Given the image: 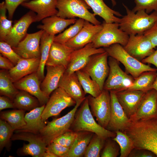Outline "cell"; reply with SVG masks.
I'll return each mask as SVG.
<instances>
[{
  "label": "cell",
  "instance_id": "6da1fadb",
  "mask_svg": "<svg viewBox=\"0 0 157 157\" xmlns=\"http://www.w3.org/2000/svg\"><path fill=\"white\" fill-rule=\"evenodd\" d=\"M124 132L133 141L134 148L149 150L157 156V118L130 121Z\"/></svg>",
  "mask_w": 157,
  "mask_h": 157
},
{
  "label": "cell",
  "instance_id": "7a4b0ae2",
  "mask_svg": "<svg viewBox=\"0 0 157 157\" xmlns=\"http://www.w3.org/2000/svg\"><path fill=\"white\" fill-rule=\"evenodd\" d=\"M70 129L76 132H91L105 140L113 138L116 135L115 132L104 128L96 122L91 112L87 97L77 110Z\"/></svg>",
  "mask_w": 157,
  "mask_h": 157
},
{
  "label": "cell",
  "instance_id": "3957f363",
  "mask_svg": "<svg viewBox=\"0 0 157 157\" xmlns=\"http://www.w3.org/2000/svg\"><path fill=\"white\" fill-rule=\"evenodd\" d=\"M126 14L121 18L119 28L129 35L144 34L157 21V11L149 15L145 10L134 12L123 3Z\"/></svg>",
  "mask_w": 157,
  "mask_h": 157
},
{
  "label": "cell",
  "instance_id": "277c9868",
  "mask_svg": "<svg viewBox=\"0 0 157 157\" xmlns=\"http://www.w3.org/2000/svg\"><path fill=\"white\" fill-rule=\"evenodd\" d=\"M104 48L108 56L121 63L126 71L134 78L145 72L157 71V69L146 65L132 56L119 44H114Z\"/></svg>",
  "mask_w": 157,
  "mask_h": 157
},
{
  "label": "cell",
  "instance_id": "5b68a950",
  "mask_svg": "<svg viewBox=\"0 0 157 157\" xmlns=\"http://www.w3.org/2000/svg\"><path fill=\"white\" fill-rule=\"evenodd\" d=\"M57 15L64 19L81 18L98 25L101 22L93 13L88 10L90 8L84 0H57Z\"/></svg>",
  "mask_w": 157,
  "mask_h": 157
},
{
  "label": "cell",
  "instance_id": "8992f818",
  "mask_svg": "<svg viewBox=\"0 0 157 157\" xmlns=\"http://www.w3.org/2000/svg\"><path fill=\"white\" fill-rule=\"evenodd\" d=\"M102 29L92 39V42L96 48L108 47L115 44L124 46L129 35L121 29L116 23H107L103 21Z\"/></svg>",
  "mask_w": 157,
  "mask_h": 157
},
{
  "label": "cell",
  "instance_id": "52a82bcc",
  "mask_svg": "<svg viewBox=\"0 0 157 157\" xmlns=\"http://www.w3.org/2000/svg\"><path fill=\"white\" fill-rule=\"evenodd\" d=\"M84 100L77 102L74 108L65 115L47 122L39 134L47 145L56 137L70 129L78 108Z\"/></svg>",
  "mask_w": 157,
  "mask_h": 157
},
{
  "label": "cell",
  "instance_id": "ba28073f",
  "mask_svg": "<svg viewBox=\"0 0 157 157\" xmlns=\"http://www.w3.org/2000/svg\"><path fill=\"white\" fill-rule=\"evenodd\" d=\"M91 112L98 123L106 129L110 115V96L109 91L103 89L101 94L94 97L90 95L87 97Z\"/></svg>",
  "mask_w": 157,
  "mask_h": 157
},
{
  "label": "cell",
  "instance_id": "9c48e42d",
  "mask_svg": "<svg viewBox=\"0 0 157 157\" xmlns=\"http://www.w3.org/2000/svg\"><path fill=\"white\" fill-rule=\"evenodd\" d=\"M106 51L92 55L85 66L81 70L88 74L99 84L102 91L109 72Z\"/></svg>",
  "mask_w": 157,
  "mask_h": 157
},
{
  "label": "cell",
  "instance_id": "30bf717a",
  "mask_svg": "<svg viewBox=\"0 0 157 157\" xmlns=\"http://www.w3.org/2000/svg\"><path fill=\"white\" fill-rule=\"evenodd\" d=\"M11 139L28 142L27 144H24L18 151V154L20 155H29L33 157H43L46 151L47 144L39 134L26 132H17L13 135Z\"/></svg>",
  "mask_w": 157,
  "mask_h": 157
},
{
  "label": "cell",
  "instance_id": "8fae6325",
  "mask_svg": "<svg viewBox=\"0 0 157 157\" xmlns=\"http://www.w3.org/2000/svg\"><path fill=\"white\" fill-rule=\"evenodd\" d=\"M76 102L62 88L58 87L52 93L42 115L45 122L49 117L58 115L64 109L74 106Z\"/></svg>",
  "mask_w": 157,
  "mask_h": 157
},
{
  "label": "cell",
  "instance_id": "7c38bea8",
  "mask_svg": "<svg viewBox=\"0 0 157 157\" xmlns=\"http://www.w3.org/2000/svg\"><path fill=\"white\" fill-rule=\"evenodd\" d=\"M44 31L42 30L31 33H27L24 38L14 47L15 52L21 58H40V39Z\"/></svg>",
  "mask_w": 157,
  "mask_h": 157
},
{
  "label": "cell",
  "instance_id": "4fadbf2b",
  "mask_svg": "<svg viewBox=\"0 0 157 157\" xmlns=\"http://www.w3.org/2000/svg\"><path fill=\"white\" fill-rule=\"evenodd\" d=\"M123 47L128 53L140 61L155 51L150 40L144 34L129 35L127 44Z\"/></svg>",
  "mask_w": 157,
  "mask_h": 157
},
{
  "label": "cell",
  "instance_id": "5bb4252c",
  "mask_svg": "<svg viewBox=\"0 0 157 157\" xmlns=\"http://www.w3.org/2000/svg\"><path fill=\"white\" fill-rule=\"evenodd\" d=\"M105 51L104 48H96L92 42L81 48L74 50L65 72L70 74L81 69L86 65L92 55Z\"/></svg>",
  "mask_w": 157,
  "mask_h": 157
},
{
  "label": "cell",
  "instance_id": "9a60e30c",
  "mask_svg": "<svg viewBox=\"0 0 157 157\" xmlns=\"http://www.w3.org/2000/svg\"><path fill=\"white\" fill-rule=\"evenodd\" d=\"M110 96L111 111L110 119L106 129L115 132H124L130 121L119 102L115 92L109 91Z\"/></svg>",
  "mask_w": 157,
  "mask_h": 157
},
{
  "label": "cell",
  "instance_id": "2e32d148",
  "mask_svg": "<svg viewBox=\"0 0 157 157\" xmlns=\"http://www.w3.org/2000/svg\"><path fill=\"white\" fill-rule=\"evenodd\" d=\"M157 118V92L152 89L147 92L135 113L129 118L130 121Z\"/></svg>",
  "mask_w": 157,
  "mask_h": 157
},
{
  "label": "cell",
  "instance_id": "e0dca14e",
  "mask_svg": "<svg viewBox=\"0 0 157 157\" xmlns=\"http://www.w3.org/2000/svg\"><path fill=\"white\" fill-rule=\"evenodd\" d=\"M36 14L30 10L15 22L9 34L4 41L12 47H16L27 34V31L33 23L36 22Z\"/></svg>",
  "mask_w": 157,
  "mask_h": 157
},
{
  "label": "cell",
  "instance_id": "ac0fdd59",
  "mask_svg": "<svg viewBox=\"0 0 157 157\" xmlns=\"http://www.w3.org/2000/svg\"><path fill=\"white\" fill-rule=\"evenodd\" d=\"M40 83V81L35 72L14 83V84L18 90L26 91L35 97L41 106L46 104L49 98L41 90Z\"/></svg>",
  "mask_w": 157,
  "mask_h": 157
},
{
  "label": "cell",
  "instance_id": "d6986e66",
  "mask_svg": "<svg viewBox=\"0 0 157 157\" xmlns=\"http://www.w3.org/2000/svg\"><path fill=\"white\" fill-rule=\"evenodd\" d=\"M108 62L109 72L103 89L114 91L123 90L124 82L129 75L121 69L118 62L114 58L109 56Z\"/></svg>",
  "mask_w": 157,
  "mask_h": 157
},
{
  "label": "cell",
  "instance_id": "ffe728a7",
  "mask_svg": "<svg viewBox=\"0 0 157 157\" xmlns=\"http://www.w3.org/2000/svg\"><path fill=\"white\" fill-rule=\"evenodd\" d=\"M114 92L129 118L137 110L146 92L140 90H126Z\"/></svg>",
  "mask_w": 157,
  "mask_h": 157
},
{
  "label": "cell",
  "instance_id": "44dd1931",
  "mask_svg": "<svg viewBox=\"0 0 157 157\" xmlns=\"http://www.w3.org/2000/svg\"><path fill=\"white\" fill-rule=\"evenodd\" d=\"M57 0H32L22 3L21 5L36 13V22L47 17L56 15Z\"/></svg>",
  "mask_w": 157,
  "mask_h": 157
},
{
  "label": "cell",
  "instance_id": "7402d4cb",
  "mask_svg": "<svg viewBox=\"0 0 157 157\" xmlns=\"http://www.w3.org/2000/svg\"><path fill=\"white\" fill-rule=\"evenodd\" d=\"M103 27V25H94L85 20L83 27L78 33L65 44L75 50L81 48L92 42L94 36Z\"/></svg>",
  "mask_w": 157,
  "mask_h": 157
},
{
  "label": "cell",
  "instance_id": "603a6c76",
  "mask_svg": "<svg viewBox=\"0 0 157 157\" xmlns=\"http://www.w3.org/2000/svg\"><path fill=\"white\" fill-rule=\"evenodd\" d=\"M74 50L65 44L53 42L51 46L45 65L63 66L66 69Z\"/></svg>",
  "mask_w": 157,
  "mask_h": 157
},
{
  "label": "cell",
  "instance_id": "cb8c5ba5",
  "mask_svg": "<svg viewBox=\"0 0 157 157\" xmlns=\"http://www.w3.org/2000/svg\"><path fill=\"white\" fill-rule=\"evenodd\" d=\"M58 87L63 89L76 103L86 98V94L75 72L70 74L64 72L60 80Z\"/></svg>",
  "mask_w": 157,
  "mask_h": 157
},
{
  "label": "cell",
  "instance_id": "d4e9b609",
  "mask_svg": "<svg viewBox=\"0 0 157 157\" xmlns=\"http://www.w3.org/2000/svg\"><path fill=\"white\" fill-rule=\"evenodd\" d=\"M45 105L37 107L25 114L24 120L26 124L15 131V133L26 132L39 134L46 125L42 117Z\"/></svg>",
  "mask_w": 157,
  "mask_h": 157
},
{
  "label": "cell",
  "instance_id": "484cf974",
  "mask_svg": "<svg viewBox=\"0 0 157 157\" xmlns=\"http://www.w3.org/2000/svg\"><path fill=\"white\" fill-rule=\"evenodd\" d=\"M40 58L25 59L21 58L17 63L8 71L13 83L24 77L37 72L40 65Z\"/></svg>",
  "mask_w": 157,
  "mask_h": 157
},
{
  "label": "cell",
  "instance_id": "4316f807",
  "mask_svg": "<svg viewBox=\"0 0 157 157\" xmlns=\"http://www.w3.org/2000/svg\"><path fill=\"white\" fill-rule=\"evenodd\" d=\"M47 74L40 86L41 90L48 97L58 87L60 80L66 68L63 66H46Z\"/></svg>",
  "mask_w": 157,
  "mask_h": 157
},
{
  "label": "cell",
  "instance_id": "83f0119b",
  "mask_svg": "<svg viewBox=\"0 0 157 157\" xmlns=\"http://www.w3.org/2000/svg\"><path fill=\"white\" fill-rule=\"evenodd\" d=\"M76 20V18L64 19L55 15L43 19L42 24L38 25L37 28L55 36L62 32L69 26L74 24Z\"/></svg>",
  "mask_w": 157,
  "mask_h": 157
},
{
  "label": "cell",
  "instance_id": "f1b7e54d",
  "mask_svg": "<svg viewBox=\"0 0 157 157\" xmlns=\"http://www.w3.org/2000/svg\"><path fill=\"white\" fill-rule=\"evenodd\" d=\"M91 8L93 14L102 18L106 22L119 23L121 18L118 17H122L119 12L115 11L108 6L104 0H84Z\"/></svg>",
  "mask_w": 157,
  "mask_h": 157
},
{
  "label": "cell",
  "instance_id": "f546056e",
  "mask_svg": "<svg viewBox=\"0 0 157 157\" xmlns=\"http://www.w3.org/2000/svg\"><path fill=\"white\" fill-rule=\"evenodd\" d=\"M55 36L44 31L41 38L40 44V59L39 68L36 72L40 81H42L45 77L44 67Z\"/></svg>",
  "mask_w": 157,
  "mask_h": 157
},
{
  "label": "cell",
  "instance_id": "4dcf8cb0",
  "mask_svg": "<svg viewBox=\"0 0 157 157\" xmlns=\"http://www.w3.org/2000/svg\"><path fill=\"white\" fill-rule=\"evenodd\" d=\"M94 134L86 131L78 132L77 137L70 148L67 157L83 156L87 147Z\"/></svg>",
  "mask_w": 157,
  "mask_h": 157
},
{
  "label": "cell",
  "instance_id": "1f68e13d",
  "mask_svg": "<svg viewBox=\"0 0 157 157\" xmlns=\"http://www.w3.org/2000/svg\"><path fill=\"white\" fill-rule=\"evenodd\" d=\"M15 108L30 111L40 106L38 99L35 97L24 90L19 91L13 101Z\"/></svg>",
  "mask_w": 157,
  "mask_h": 157
},
{
  "label": "cell",
  "instance_id": "d6a6232c",
  "mask_svg": "<svg viewBox=\"0 0 157 157\" xmlns=\"http://www.w3.org/2000/svg\"><path fill=\"white\" fill-rule=\"evenodd\" d=\"M157 77L156 72H144L134 78L132 85L126 90H140L146 92L152 89V85Z\"/></svg>",
  "mask_w": 157,
  "mask_h": 157
},
{
  "label": "cell",
  "instance_id": "836d02e7",
  "mask_svg": "<svg viewBox=\"0 0 157 157\" xmlns=\"http://www.w3.org/2000/svg\"><path fill=\"white\" fill-rule=\"evenodd\" d=\"M25 111L18 109L1 112L0 113L1 119L7 122L15 131L26 124L24 120Z\"/></svg>",
  "mask_w": 157,
  "mask_h": 157
},
{
  "label": "cell",
  "instance_id": "e575fe53",
  "mask_svg": "<svg viewBox=\"0 0 157 157\" xmlns=\"http://www.w3.org/2000/svg\"><path fill=\"white\" fill-rule=\"evenodd\" d=\"M75 72L86 94H89L94 97L101 94L102 91L99 85L88 74L81 70L77 71Z\"/></svg>",
  "mask_w": 157,
  "mask_h": 157
},
{
  "label": "cell",
  "instance_id": "d590c367",
  "mask_svg": "<svg viewBox=\"0 0 157 157\" xmlns=\"http://www.w3.org/2000/svg\"><path fill=\"white\" fill-rule=\"evenodd\" d=\"M15 86L8 71L1 69L0 71V94L10 98L13 101L19 92Z\"/></svg>",
  "mask_w": 157,
  "mask_h": 157
},
{
  "label": "cell",
  "instance_id": "8d00e7d4",
  "mask_svg": "<svg viewBox=\"0 0 157 157\" xmlns=\"http://www.w3.org/2000/svg\"><path fill=\"white\" fill-rule=\"evenodd\" d=\"M85 21L81 18L77 19L73 25L62 33L55 36L53 42L65 44L78 33L83 27Z\"/></svg>",
  "mask_w": 157,
  "mask_h": 157
},
{
  "label": "cell",
  "instance_id": "74e56055",
  "mask_svg": "<svg viewBox=\"0 0 157 157\" xmlns=\"http://www.w3.org/2000/svg\"><path fill=\"white\" fill-rule=\"evenodd\" d=\"M116 135L113 139L119 144L120 149V157H127L134 148L133 142L131 138L124 132L118 131L115 132Z\"/></svg>",
  "mask_w": 157,
  "mask_h": 157
},
{
  "label": "cell",
  "instance_id": "f35d334b",
  "mask_svg": "<svg viewBox=\"0 0 157 157\" xmlns=\"http://www.w3.org/2000/svg\"><path fill=\"white\" fill-rule=\"evenodd\" d=\"M14 131L11 126L6 121L0 119V151L6 148L9 151L11 146V137Z\"/></svg>",
  "mask_w": 157,
  "mask_h": 157
},
{
  "label": "cell",
  "instance_id": "ab89813d",
  "mask_svg": "<svg viewBox=\"0 0 157 157\" xmlns=\"http://www.w3.org/2000/svg\"><path fill=\"white\" fill-rule=\"evenodd\" d=\"M105 139L94 134L85 152L83 157H99L103 149Z\"/></svg>",
  "mask_w": 157,
  "mask_h": 157
},
{
  "label": "cell",
  "instance_id": "60d3db41",
  "mask_svg": "<svg viewBox=\"0 0 157 157\" xmlns=\"http://www.w3.org/2000/svg\"><path fill=\"white\" fill-rule=\"evenodd\" d=\"M7 10L5 1L0 3V40L4 41L6 37L10 33L13 26V21L7 19L6 13Z\"/></svg>",
  "mask_w": 157,
  "mask_h": 157
},
{
  "label": "cell",
  "instance_id": "b9f144b4",
  "mask_svg": "<svg viewBox=\"0 0 157 157\" xmlns=\"http://www.w3.org/2000/svg\"><path fill=\"white\" fill-rule=\"evenodd\" d=\"M103 149L100 155L101 157H117L119 155L120 150L118 144L111 138L106 140Z\"/></svg>",
  "mask_w": 157,
  "mask_h": 157
},
{
  "label": "cell",
  "instance_id": "7bdbcfd3",
  "mask_svg": "<svg viewBox=\"0 0 157 157\" xmlns=\"http://www.w3.org/2000/svg\"><path fill=\"white\" fill-rule=\"evenodd\" d=\"M78 135V132H74L69 129L56 137L52 142L70 148L74 144Z\"/></svg>",
  "mask_w": 157,
  "mask_h": 157
},
{
  "label": "cell",
  "instance_id": "ee69618b",
  "mask_svg": "<svg viewBox=\"0 0 157 157\" xmlns=\"http://www.w3.org/2000/svg\"><path fill=\"white\" fill-rule=\"evenodd\" d=\"M135 6L132 10L134 12L144 10L149 14L157 11V0H134Z\"/></svg>",
  "mask_w": 157,
  "mask_h": 157
},
{
  "label": "cell",
  "instance_id": "f6af8a7d",
  "mask_svg": "<svg viewBox=\"0 0 157 157\" xmlns=\"http://www.w3.org/2000/svg\"><path fill=\"white\" fill-rule=\"evenodd\" d=\"M1 53L9 60L15 66L21 58L13 50L12 47L6 42H0Z\"/></svg>",
  "mask_w": 157,
  "mask_h": 157
},
{
  "label": "cell",
  "instance_id": "bcb514c9",
  "mask_svg": "<svg viewBox=\"0 0 157 157\" xmlns=\"http://www.w3.org/2000/svg\"><path fill=\"white\" fill-rule=\"evenodd\" d=\"M69 149L58 143L52 142L47 145L46 151L51 152L57 157H67Z\"/></svg>",
  "mask_w": 157,
  "mask_h": 157
},
{
  "label": "cell",
  "instance_id": "7dc6e473",
  "mask_svg": "<svg viewBox=\"0 0 157 157\" xmlns=\"http://www.w3.org/2000/svg\"><path fill=\"white\" fill-rule=\"evenodd\" d=\"M28 0H5L6 6L8 12V18L12 19L14 13L18 7Z\"/></svg>",
  "mask_w": 157,
  "mask_h": 157
},
{
  "label": "cell",
  "instance_id": "c3c4849f",
  "mask_svg": "<svg viewBox=\"0 0 157 157\" xmlns=\"http://www.w3.org/2000/svg\"><path fill=\"white\" fill-rule=\"evenodd\" d=\"M144 34L149 39L154 48L157 46V21Z\"/></svg>",
  "mask_w": 157,
  "mask_h": 157
},
{
  "label": "cell",
  "instance_id": "681fc988",
  "mask_svg": "<svg viewBox=\"0 0 157 157\" xmlns=\"http://www.w3.org/2000/svg\"><path fill=\"white\" fill-rule=\"evenodd\" d=\"M129 157H155V154L149 150L134 148L129 154Z\"/></svg>",
  "mask_w": 157,
  "mask_h": 157
},
{
  "label": "cell",
  "instance_id": "f907efd6",
  "mask_svg": "<svg viewBox=\"0 0 157 157\" xmlns=\"http://www.w3.org/2000/svg\"><path fill=\"white\" fill-rule=\"evenodd\" d=\"M8 108H15L13 101L8 97L4 96L0 97V110Z\"/></svg>",
  "mask_w": 157,
  "mask_h": 157
},
{
  "label": "cell",
  "instance_id": "816d5d0a",
  "mask_svg": "<svg viewBox=\"0 0 157 157\" xmlns=\"http://www.w3.org/2000/svg\"><path fill=\"white\" fill-rule=\"evenodd\" d=\"M15 66L8 59L0 55V68L3 69L10 70Z\"/></svg>",
  "mask_w": 157,
  "mask_h": 157
},
{
  "label": "cell",
  "instance_id": "f5cc1de1",
  "mask_svg": "<svg viewBox=\"0 0 157 157\" xmlns=\"http://www.w3.org/2000/svg\"><path fill=\"white\" fill-rule=\"evenodd\" d=\"M141 62L144 63L152 64L155 65L157 69V49L150 56L143 59Z\"/></svg>",
  "mask_w": 157,
  "mask_h": 157
},
{
  "label": "cell",
  "instance_id": "db71d44e",
  "mask_svg": "<svg viewBox=\"0 0 157 157\" xmlns=\"http://www.w3.org/2000/svg\"><path fill=\"white\" fill-rule=\"evenodd\" d=\"M43 157H57V156L51 152L46 151L44 153Z\"/></svg>",
  "mask_w": 157,
  "mask_h": 157
},
{
  "label": "cell",
  "instance_id": "11a10c76",
  "mask_svg": "<svg viewBox=\"0 0 157 157\" xmlns=\"http://www.w3.org/2000/svg\"><path fill=\"white\" fill-rule=\"evenodd\" d=\"M152 89H154L157 92V77L154 81L152 87Z\"/></svg>",
  "mask_w": 157,
  "mask_h": 157
},
{
  "label": "cell",
  "instance_id": "9f6ffc18",
  "mask_svg": "<svg viewBox=\"0 0 157 157\" xmlns=\"http://www.w3.org/2000/svg\"><path fill=\"white\" fill-rule=\"evenodd\" d=\"M113 6H115L116 4V2L115 0H110Z\"/></svg>",
  "mask_w": 157,
  "mask_h": 157
}]
</instances>
